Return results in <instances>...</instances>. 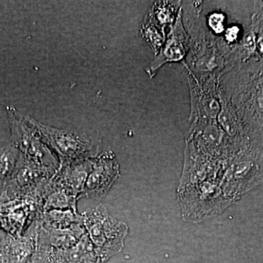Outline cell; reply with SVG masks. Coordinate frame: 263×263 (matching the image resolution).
Listing matches in <instances>:
<instances>
[{"mask_svg":"<svg viewBox=\"0 0 263 263\" xmlns=\"http://www.w3.org/2000/svg\"><path fill=\"white\" fill-rule=\"evenodd\" d=\"M81 214L85 231L102 262L122 250L128 233L126 223L114 219L102 205Z\"/></svg>","mask_w":263,"mask_h":263,"instance_id":"1","label":"cell"},{"mask_svg":"<svg viewBox=\"0 0 263 263\" xmlns=\"http://www.w3.org/2000/svg\"><path fill=\"white\" fill-rule=\"evenodd\" d=\"M238 34V27H232L228 29L226 32V39L229 41L230 42H233L236 39L237 36Z\"/></svg>","mask_w":263,"mask_h":263,"instance_id":"21","label":"cell"},{"mask_svg":"<svg viewBox=\"0 0 263 263\" xmlns=\"http://www.w3.org/2000/svg\"><path fill=\"white\" fill-rule=\"evenodd\" d=\"M120 175L119 165L111 151H105L92 159L81 197L101 198L105 196Z\"/></svg>","mask_w":263,"mask_h":263,"instance_id":"6","label":"cell"},{"mask_svg":"<svg viewBox=\"0 0 263 263\" xmlns=\"http://www.w3.org/2000/svg\"><path fill=\"white\" fill-rule=\"evenodd\" d=\"M41 221V224L45 228L67 230L78 224H83V216L72 210H50L43 212Z\"/></svg>","mask_w":263,"mask_h":263,"instance_id":"13","label":"cell"},{"mask_svg":"<svg viewBox=\"0 0 263 263\" xmlns=\"http://www.w3.org/2000/svg\"><path fill=\"white\" fill-rule=\"evenodd\" d=\"M191 99L192 117L214 120L220 112V103L216 94L214 84L202 88L200 84H191Z\"/></svg>","mask_w":263,"mask_h":263,"instance_id":"10","label":"cell"},{"mask_svg":"<svg viewBox=\"0 0 263 263\" xmlns=\"http://www.w3.org/2000/svg\"><path fill=\"white\" fill-rule=\"evenodd\" d=\"M6 110L11 133L10 143L16 147L20 155L25 158L58 171V159L29 122L28 115L21 113L14 107L7 106Z\"/></svg>","mask_w":263,"mask_h":263,"instance_id":"3","label":"cell"},{"mask_svg":"<svg viewBox=\"0 0 263 263\" xmlns=\"http://www.w3.org/2000/svg\"><path fill=\"white\" fill-rule=\"evenodd\" d=\"M28 119L37 129L43 142L56 155L60 167L98 155L99 145L88 135L72 129L53 127L29 115Z\"/></svg>","mask_w":263,"mask_h":263,"instance_id":"2","label":"cell"},{"mask_svg":"<svg viewBox=\"0 0 263 263\" xmlns=\"http://www.w3.org/2000/svg\"><path fill=\"white\" fill-rule=\"evenodd\" d=\"M176 11L177 9L174 2H156L146 18L157 27L164 29L167 26L171 27L174 24Z\"/></svg>","mask_w":263,"mask_h":263,"instance_id":"15","label":"cell"},{"mask_svg":"<svg viewBox=\"0 0 263 263\" xmlns=\"http://www.w3.org/2000/svg\"><path fill=\"white\" fill-rule=\"evenodd\" d=\"M224 15L214 13L209 17V24L211 28L216 33H221L224 30Z\"/></svg>","mask_w":263,"mask_h":263,"instance_id":"20","label":"cell"},{"mask_svg":"<svg viewBox=\"0 0 263 263\" xmlns=\"http://www.w3.org/2000/svg\"><path fill=\"white\" fill-rule=\"evenodd\" d=\"M141 32L143 37L152 48L155 56H157L166 41L164 29L157 27L155 24L146 18L144 24L142 25Z\"/></svg>","mask_w":263,"mask_h":263,"instance_id":"17","label":"cell"},{"mask_svg":"<svg viewBox=\"0 0 263 263\" xmlns=\"http://www.w3.org/2000/svg\"><path fill=\"white\" fill-rule=\"evenodd\" d=\"M181 14L182 8H180L163 46L147 67L146 72L151 79L155 76L160 67L166 63L183 62L187 53L190 38L183 27Z\"/></svg>","mask_w":263,"mask_h":263,"instance_id":"7","label":"cell"},{"mask_svg":"<svg viewBox=\"0 0 263 263\" xmlns=\"http://www.w3.org/2000/svg\"><path fill=\"white\" fill-rule=\"evenodd\" d=\"M41 219L34 221L22 236L14 238L4 233L0 263H31L37 246Z\"/></svg>","mask_w":263,"mask_h":263,"instance_id":"8","label":"cell"},{"mask_svg":"<svg viewBox=\"0 0 263 263\" xmlns=\"http://www.w3.org/2000/svg\"><path fill=\"white\" fill-rule=\"evenodd\" d=\"M2 247H3V239H2V236L0 235V254H1Z\"/></svg>","mask_w":263,"mask_h":263,"instance_id":"22","label":"cell"},{"mask_svg":"<svg viewBox=\"0 0 263 263\" xmlns=\"http://www.w3.org/2000/svg\"><path fill=\"white\" fill-rule=\"evenodd\" d=\"M43 212L40 195L8 198L0 194V226L14 238L23 235L34 221L41 219Z\"/></svg>","mask_w":263,"mask_h":263,"instance_id":"5","label":"cell"},{"mask_svg":"<svg viewBox=\"0 0 263 263\" xmlns=\"http://www.w3.org/2000/svg\"><path fill=\"white\" fill-rule=\"evenodd\" d=\"M31 263H68L64 257L62 251L46 245L37 243Z\"/></svg>","mask_w":263,"mask_h":263,"instance_id":"18","label":"cell"},{"mask_svg":"<svg viewBox=\"0 0 263 263\" xmlns=\"http://www.w3.org/2000/svg\"><path fill=\"white\" fill-rule=\"evenodd\" d=\"M83 224H78L67 230H54L41 226L38 234L37 243L51 246L61 251L75 246L84 235Z\"/></svg>","mask_w":263,"mask_h":263,"instance_id":"11","label":"cell"},{"mask_svg":"<svg viewBox=\"0 0 263 263\" xmlns=\"http://www.w3.org/2000/svg\"><path fill=\"white\" fill-rule=\"evenodd\" d=\"M92 159L79 161L60 167L52 178V181L80 199L86 179L92 167Z\"/></svg>","mask_w":263,"mask_h":263,"instance_id":"9","label":"cell"},{"mask_svg":"<svg viewBox=\"0 0 263 263\" xmlns=\"http://www.w3.org/2000/svg\"><path fill=\"white\" fill-rule=\"evenodd\" d=\"M245 34L243 38V48L247 55L253 54L257 48V37L253 26Z\"/></svg>","mask_w":263,"mask_h":263,"instance_id":"19","label":"cell"},{"mask_svg":"<svg viewBox=\"0 0 263 263\" xmlns=\"http://www.w3.org/2000/svg\"><path fill=\"white\" fill-rule=\"evenodd\" d=\"M18 157V148L11 143L0 148V191L11 178Z\"/></svg>","mask_w":263,"mask_h":263,"instance_id":"16","label":"cell"},{"mask_svg":"<svg viewBox=\"0 0 263 263\" xmlns=\"http://www.w3.org/2000/svg\"><path fill=\"white\" fill-rule=\"evenodd\" d=\"M0 229H1V226H0Z\"/></svg>","mask_w":263,"mask_h":263,"instance_id":"23","label":"cell"},{"mask_svg":"<svg viewBox=\"0 0 263 263\" xmlns=\"http://www.w3.org/2000/svg\"><path fill=\"white\" fill-rule=\"evenodd\" d=\"M57 171L25 158L19 153L14 171L0 194L8 198L40 195Z\"/></svg>","mask_w":263,"mask_h":263,"instance_id":"4","label":"cell"},{"mask_svg":"<svg viewBox=\"0 0 263 263\" xmlns=\"http://www.w3.org/2000/svg\"><path fill=\"white\" fill-rule=\"evenodd\" d=\"M79 200V197L58 186L51 179L42 192L43 210H72L78 212Z\"/></svg>","mask_w":263,"mask_h":263,"instance_id":"12","label":"cell"},{"mask_svg":"<svg viewBox=\"0 0 263 263\" xmlns=\"http://www.w3.org/2000/svg\"><path fill=\"white\" fill-rule=\"evenodd\" d=\"M62 253L68 263H103L86 233L75 246Z\"/></svg>","mask_w":263,"mask_h":263,"instance_id":"14","label":"cell"}]
</instances>
